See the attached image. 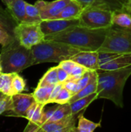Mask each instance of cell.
<instances>
[{"instance_id": "6da1fadb", "label": "cell", "mask_w": 131, "mask_h": 132, "mask_svg": "<svg viewBox=\"0 0 131 132\" xmlns=\"http://www.w3.org/2000/svg\"><path fill=\"white\" fill-rule=\"evenodd\" d=\"M109 29H93L80 25L74 26L59 33L47 36L45 39L63 43L80 50L98 51Z\"/></svg>"}, {"instance_id": "7a4b0ae2", "label": "cell", "mask_w": 131, "mask_h": 132, "mask_svg": "<svg viewBox=\"0 0 131 132\" xmlns=\"http://www.w3.org/2000/svg\"><path fill=\"white\" fill-rule=\"evenodd\" d=\"M131 76V66L113 70H98V98L107 99L124 108V89Z\"/></svg>"}, {"instance_id": "3957f363", "label": "cell", "mask_w": 131, "mask_h": 132, "mask_svg": "<svg viewBox=\"0 0 131 132\" xmlns=\"http://www.w3.org/2000/svg\"><path fill=\"white\" fill-rule=\"evenodd\" d=\"M0 63L4 73H20L34 65L32 50L15 39L9 44L2 46L0 53Z\"/></svg>"}, {"instance_id": "277c9868", "label": "cell", "mask_w": 131, "mask_h": 132, "mask_svg": "<svg viewBox=\"0 0 131 132\" xmlns=\"http://www.w3.org/2000/svg\"><path fill=\"white\" fill-rule=\"evenodd\" d=\"M34 65L42 63H57L71 59L75 54L81 51L68 44L45 39L42 43L31 48Z\"/></svg>"}, {"instance_id": "5b68a950", "label": "cell", "mask_w": 131, "mask_h": 132, "mask_svg": "<svg viewBox=\"0 0 131 132\" xmlns=\"http://www.w3.org/2000/svg\"><path fill=\"white\" fill-rule=\"evenodd\" d=\"M98 52L118 54L130 53L131 31L112 26Z\"/></svg>"}, {"instance_id": "8992f818", "label": "cell", "mask_w": 131, "mask_h": 132, "mask_svg": "<svg viewBox=\"0 0 131 132\" xmlns=\"http://www.w3.org/2000/svg\"><path fill=\"white\" fill-rule=\"evenodd\" d=\"M113 11L99 7H86L83 9L79 19L80 26L93 29H109L112 23Z\"/></svg>"}, {"instance_id": "52a82bcc", "label": "cell", "mask_w": 131, "mask_h": 132, "mask_svg": "<svg viewBox=\"0 0 131 132\" xmlns=\"http://www.w3.org/2000/svg\"><path fill=\"white\" fill-rule=\"evenodd\" d=\"M14 36L20 44L29 49L42 43L46 38L41 29L40 22L19 23L15 28Z\"/></svg>"}, {"instance_id": "ba28073f", "label": "cell", "mask_w": 131, "mask_h": 132, "mask_svg": "<svg viewBox=\"0 0 131 132\" xmlns=\"http://www.w3.org/2000/svg\"><path fill=\"white\" fill-rule=\"evenodd\" d=\"M84 112L85 111H82L56 121L46 122L41 126L40 132H76V121L79 116Z\"/></svg>"}, {"instance_id": "9c48e42d", "label": "cell", "mask_w": 131, "mask_h": 132, "mask_svg": "<svg viewBox=\"0 0 131 132\" xmlns=\"http://www.w3.org/2000/svg\"><path fill=\"white\" fill-rule=\"evenodd\" d=\"M36 102L32 95L28 94H16L11 96V102L8 111H11V116L25 117L27 111Z\"/></svg>"}, {"instance_id": "30bf717a", "label": "cell", "mask_w": 131, "mask_h": 132, "mask_svg": "<svg viewBox=\"0 0 131 132\" xmlns=\"http://www.w3.org/2000/svg\"><path fill=\"white\" fill-rule=\"evenodd\" d=\"M79 19H51L42 20L40 22L41 29L46 36L59 33L72 26H79Z\"/></svg>"}, {"instance_id": "8fae6325", "label": "cell", "mask_w": 131, "mask_h": 132, "mask_svg": "<svg viewBox=\"0 0 131 132\" xmlns=\"http://www.w3.org/2000/svg\"><path fill=\"white\" fill-rule=\"evenodd\" d=\"M71 0H54L47 2L44 0H37L35 5L39 10L40 16L42 20L54 19L65 8Z\"/></svg>"}, {"instance_id": "7c38bea8", "label": "cell", "mask_w": 131, "mask_h": 132, "mask_svg": "<svg viewBox=\"0 0 131 132\" xmlns=\"http://www.w3.org/2000/svg\"><path fill=\"white\" fill-rule=\"evenodd\" d=\"M71 60L85 67L90 70H100V53L92 50H81Z\"/></svg>"}, {"instance_id": "4fadbf2b", "label": "cell", "mask_w": 131, "mask_h": 132, "mask_svg": "<svg viewBox=\"0 0 131 132\" xmlns=\"http://www.w3.org/2000/svg\"><path fill=\"white\" fill-rule=\"evenodd\" d=\"M83 9L86 7H99L112 11L124 9L126 5L123 0H76Z\"/></svg>"}, {"instance_id": "5bb4252c", "label": "cell", "mask_w": 131, "mask_h": 132, "mask_svg": "<svg viewBox=\"0 0 131 132\" xmlns=\"http://www.w3.org/2000/svg\"><path fill=\"white\" fill-rule=\"evenodd\" d=\"M113 26L131 31V9L127 5L124 9L113 11Z\"/></svg>"}, {"instance_id": "9a60e30c", "label": "cell", "mask_w": 131, "mask_h": 132, "mask_svg": "<svg viewBox=\"0 0 131 132\" xmlns=\"http://www.w3.org/2000/svg\"><path fill=\"white\" fill-rule=\"evenodd\" d=\"M83 7L76 0H71L70 2L57 15L54 19H79Z\"/></svg>"}, {"instance_id": "2e32d148", "label": "cell", "mask_w": 131, "mask_h": 132, "mask_svg": "<svg viewBox=\"0 0 131 132\" xmlns=\"http://www.w3.org/2000/svg\"><path fill=\"white\" fill-rule=\"evenodd\" d=\"M131 66V53L124 54H117L112 60L100 65L101 70H113L125 68Z\"/></svg>"}, {"instance_id": "e0dca14e", "label": "cell", "mask_w": 131, "mask_h": 132, "mask_svg": "<svg viewBox=\"0 0 131 132\" xmlns=\"http://www.w3.org/2000/svg\"><path fill=\"white\" fill-rule=\"evenodd\" d=\"M97 87H98V71L91 70V75L89 83L84 88H83L81 90H80L78 93H76L72 97L69 103L73 102L76 100L80 99L81 97L89 96L94 93H97Z\"/></svg>"}, {"instance_id": "ac0fdd59", "label": "cell", "mask_w": 131, "mask_h": 132, "mask_svg": "<svg viewBox=\"0 0 131 132\" xmlns=\"http://www.w3.org/2000/svg\"><path fill=\"white\" fill-rule=\"evenodd\" d=\"M25 0H12L6 5V9L18 24L22 22L25 17Z\"/></svg>"}, {"instance_id": "d6986e66", "label": "cell", "mask_w": 131, "mask_h": 132, "mask_svg": "<svg viewBox=\"0 0 131 132\" xmlns=\"http://www.w3.org/2000/svg\"><path fill=\"white\" fill-rule=\"evenodd\" d=\"M97 99H98L97 93H94L89 96L81 97L80 99L76 100L73 102L69 103L72 114H77L82 111H86L89 105Z\"/></svg>"}, {"instance_id": "ffe728a7", "label": "cell", "mask_w": 131, "mask_h": 132, "mask_svg": "<svg viewBox=\"0 0 131 132\" xmlns=\"http://www.w3.org/2000/svg\"><path fill=\"white\" fill-rule=\"evenodd\" d=\"M17 25V22L14 19L8 9L0 6V27L6 29L14 36V30Z\"/></svg>"}, {"instance_id": "44dd1931", "label": "cell", "mask_w": 131, "mask_h": 132, "mask_svg": "<svg viewBox=\"0 0 131 132\" xmlns=\"http://www.w3.org/2000/svg\"><path fill=\"white\" fill-rule=\"evenodd\" d=\"M56 86V85H55ZM55 86L46 85V86H37L35 89L32 95L36 102L46 105L49 104L52 92Z\"/></svg>"}, {"instance_id": "7402d4cb", "label": "cell", "mask_w": 131, "mask_h": 132, "mask_svg": "<svg viewBox=\"0 0 131 132\" xmlns=\"http://www.w3.org/2000/svg\"><path fill=\"white\" fill-rule=\"evenodd\" d=\"M45 106L46 105L36 101L27 111L25 118L28 121L36 123L41 126V122H42V114H43Z\"/></svg>"}, {"instance_id": "603a6c76", "label": "cell", "mask_w": 131, "mask_h": 132, "mask_svg": "<svg viewBox=\"0 0 131 132\" xmlns=\"http://www.w3.org/2000/svg\"><path fill=\"white\" fill-rule=\"evenodd\" d=\"M15 73H0V92L5 95H14L12 80Z\"/></svg>"}, {"instance_id": "cb8c5ba5", "label": "cell", "mask_w": 131, "mask_h": 132, "mask_svg": "<svg viewBox=\"0 0 131 132\" xmlns=\"http://www.w3.org/2000/svg\"><path fill=\"white\" fill-rule=\"evenodd\" d=\"M42 21L39 10L37 6L34 4H29L26 2L25 4V17L22 22H28V23H36L41 22Z\"/></svg>"}, {"instance_id": "d4e9b609", "label": "cell", "mask_w": 131, "mask_h": 132, "mask_svg": "<svg viewBox=\"0 0 131 132\" xmlns=\"http://www.w3.org/2000/svg\"><path fill=\"white\" fill-rule=\"evenodd\" d=\"M59 84L58 75H57V67H53L49 68L46 73L39 80L37 86H46L51 85L55 86Z\"/></svg>"}, {"instance_id": "484cf974", "label": "cell", "mask_w": 131, "mask_h": 132, "mask_svg": "<svg viewBox=\"0 0 131 132\" xmlns=\"http://www.w3.org/2000/svg\"><path fill=\"white\" fill-rule=\"evenodd\" d=\"M99 127H100V123H95L88 120L83 116V113L79 116L78 118L76 132H93Z\"/></svg>"}, {"instance_id": "4316f807", "label": "cell", "mask_w": 131, "mask_h": 132, "mask_svg": "<svg viewBox=\"0 0 131 132\" xmlns=\"http://www.w3.org/2000/svg\"><path fill=\"white\" fill-rule=\"evenodd\" d=\"M71 114H72V111H71L69 103L63 104H58L57 108L54 111L53 116L51 117L49 121H56L63 119Z\"/></svg>"}, {"instance_id": "83f0119b", "label": "cell", "mask_w": 131, "mask_h": 132, "mask_svg": "<svg viewBox=\"0 0 131 132\" xmlns=\"http://www.w3.org/2000/svg\"><path fill=\"white\" fill-rule=\"evenodd\" d=\"M73 96V94L63 86L59 90V92L58 93V94L56 95V97L53 101V103H56L58 104L69 103Z\"/></svg>"}, {"instance_id": "f1b7e54d", "label": "cell", "mask_w": 131, "mask_h": 132, "mask_svg": "<svg viewBox=\"0 0 131 132\" xmlns=\"http://www.w3.org/2000/svg\"><path fill=\"white\" fill-rule=\"evenodd\" d=\"M25 80L19 75V73H15L12 80V87H13V90H14V94H19L22 93L25 88Z\"/></svg>"}, {"instance_id": "f546056e", "label": "cell", "mask_w": 131, "mask_h": 132, "mask_svg": "<svg viewBox=\"0 0 131 132\" xmlns=\"http://www.w3.org/2000/svg\"><path fill=\"white\" fill-rule=\"evenodd\" d=\"M14 39H15V38L13 35L8 32L6 29L0 27V44L2 46L9 44Z\"/></svg>"}, {"instance_id": "4dcf8cb0", "label": "cell", "mask_w": 131, "mask_h": 132, "mask_svg": "<svg viewBox=\"0 0 131 132\" xmlns=\"http://www.w3.org/2000/svg\"><path fill=\"white\" fill-rule=\"evenodd\" d=\"M87 70H89L87 68L76 63V66L73 67V70L71 71L69 74V77L74 80H78L81 77H83Z\"/></svg>"}, {"instance_id": "1f68e13d", "label": "cell", "mask_w": 131, "mask_h": 132, "mask_svg": "<svg viewBox=\"0 0 131 132\" xmlns=\"http://www.w3.org/2000/svg\"><path fill=\"white\" fill-rule=\"evenodd\" d=\"M63 86H64L67 90H69L73 94V95L76 94L79 91L77 80H74V79H72V78L69 77V78L63 84Z\"/></svg>"}, {"instance_id": "d6a6232c", "label": "cell", "mask_w": 131, "mask_h": 132, "mask_svg": "<svg viewBox=\"0 0 131 132\" xmlns=\"http://www.w3.org/2000/svg\"><path fill=\"white\" fill-rule=\"evenodd\" d=\"M90 75H91V70H87L84 75L83 77H81L80 79L77 80V83H78V89H79V91L81 90L83 88H84L87 84L89 83L90 81ZM78 91V92H79ZM77 92V93H78Z\"/></svg>"}, {"instance_id": "836d02e7", "label": "cell", "mask_w": 131, "mask_h": 132, "mask_svg": "<svg viewBox=\"0 0 131 132\" xmlns=\"http://www.w3.org/2000/svg\"><path fill=\"white\" fill-rule=\"evenodd\" d=\"M10 102H11V96L4 94V96L0 101V115L2 113L8 111Z\"/></svg>"}, {"instance_id": "e575fe53", "label": "cell", "mask_w": 131, "mask_h": 132, "mask_svg": "<svg viewBox=\"0 0 131 132\" xmlns=\"http://www.w3.org/2000/svg\"><path fill=\"white\" fill-rule=\"evenodd\" d=\"M57 107H58V104H56V105L54 106V107H52V108H47V109L44 108L42 118V122H41V126L43 124H45L46 122L49 121V119L53 116V114L54 111H56V109L57 108Z\"/></svg>"}, {"instance_id": "d590c367", "label": "cell", "mask_w": 131, "mask_h": 132, "mask_svg": "<svg viewBox=\"0 0 131 132\" xmlns=\"http://www.w3.org/2000/svg\"><path fill=\"white\" fill-rule=\"evenodd\" d=\"M76 63L75 61L69 59V60H66L60 62L59 63V66L60 67H62L63 69H64L69 74H70L71 71L73 70V69L76 66Z\"/></svg>"}, {"instance_id": "8d00e7d4", "label": "cell", "mask_w": 131, "mask_h": 132, "mask_svg": "<svg viewBox=\"0 0 131 132\" xmlns=\"http://www.w3.org/2000/svg\"><path fill=\"white\" fill-rule=\"evenodd\" d=\"M57 75H58L59 83L60 84H64L69 78V74L64 69L60 67L59 65L57 66Z\"/></svg>"}, {"instance_id": "74e56055", "label": "cell", "mask_w": 131, "mask_h": 132, "mask_svg": "<svg viewBox=\"0 0 131 132\" xmlns=\"http://www.w3.org/2000/svg\"><path fill=\"white\" fill-rule=\"evenodd\" d=\"M40 128L41 126L39 125L29 121L28 125L24 129V132H40Z\"/></svg>"}, {"instance_id": "f35d334b", "label": "cell", "mask_w": 131, "mask_h": 132, "mask_svg": "<svg viewBox=\"0 0 131 132\" xmlns=\"http://www.w3.org/2000/svg\"><path fill=\"white\" fill-rule=\"evenodd\" d=\"M63 87V84H60V83L57 84L54 87L53 90L52 94H51V97H50V99H49V104L53 103V101L54 98L56 97V95L58 94V93L59 92V90H61V88H62Z\"/></svg>"}, {"instance_id": "ab89813d", "label": "cell", "mask_w": 131, "mask_h": 132, "mask_svg": "<svg viewBox=\"0 0 131 132\" xmlns=\"http://www.w3.org/2000/svg\"><path fill=\"white\" fill-rule=\"evenodd\" d=\"M126 5L131 9V0H127V2L126 3Z\"/></svg>"}, {"instance_id": "60d3db41", "label": "cell", "mask_w": 131, "mask_h": 132, "mask_svg": "<svg viewBox=\"0 0 131 132\" xmlns=\"http://www.w3.org/2000/svg\"><path fill=\"white\" fill-rule=\"evenodd\" d=\"M2 2H3L5 5H7L12 0H2Z\"/></svg>"}, {"instance_id": "b9f144b4", "label": "cell", "mask_w": 131, "mask_h": 132, "mask_svg": "<svg viewBox=\"0 0 131 132\" xmlns=\"http://www.w3.org/2000/svg\"><path fill=\"white\" fill-rule=\"evenodd\" d=\"M2 73V64L0 63V73Z\"/></svg>"}, {"instance_id": "7bdbcfd3", "label": "cell", "mask_w": 131, "mask_h": 132, "mask_svg": "<svg viewBox=\"0 0 131 132\" xmlns=\"http://www.w3.org/2000/svg\"><path fill=\"white\" fill-rule=\"evenodd\" d=\"M3 96H4V94H3L2 93H1V92H0V101H1V99L2 98V97H3Z\"/></svg>"}, {"instance_id": "ee69618b", "label": "cell", "mask_w": 131, "mask_h": 132, "mask_svg": "<svg viewBox=\"0 0 131 132\" xmlns=\"http://www.w3.org/2000/svg\"><path fill=\"white\" fill-rule=\"evenodd\" d=\"M123 1H124V2H125V4H126V3L127 2V0H123Z\"/></svg>"}]
</instances>
